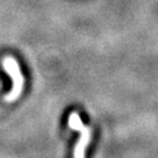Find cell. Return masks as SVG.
Listing matches in <instances>:
<instances>
[{
	"mask_svg": "<svg viewBox=\"0 0 158 158\" xmlns=\"http://www.w3.org/2000/svg\"><path fill=\"white\" fill-rule=\"evenodd\" d=\"M1 66L6 70V73L10 75L12 79V90L4 97V101L7 103H12L21 95L23 89V75L20 70V67L18 64L17 60L12 56H6L1 60Z\"/></svg>",
	"mask_w": 158,
	"mask_h": 158,
	"instance_id": "6da1fadb",
	"label": "cell"
},
{
	"mask_svg": "<svg viewBox=\"0 0 158 158\" xmlns=\"http://www.w3.org/2000/svg\"><path fill=\"white\" fill-rule=\"evenodd\" d=\"M68 124L75 131H79L80 137L74 149V158H85V149L91 139V130L82 123L77 113H72L68 117Z\"/></svg>",
	"mask_w": 158,
	"mask_h": 158,
	"instance_id": "7a4b0ae2",
	"label": "cell"
}]
</instances>
